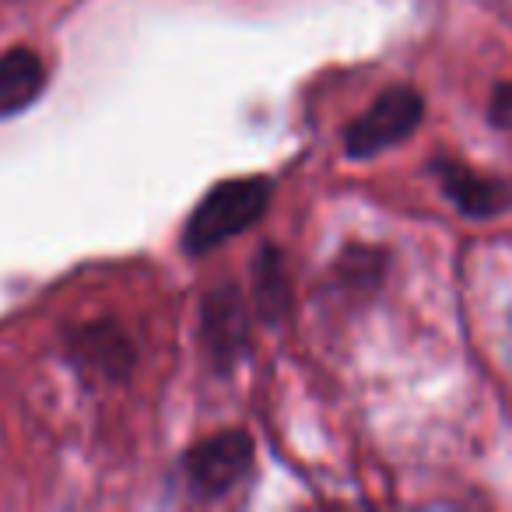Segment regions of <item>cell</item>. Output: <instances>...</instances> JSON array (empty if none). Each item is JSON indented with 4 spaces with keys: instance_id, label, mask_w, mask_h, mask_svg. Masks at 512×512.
<instances>
[{
    "instance_id": "1",
    "label": "cell",
    "mask_w": 512,
    "mask_h": 512,
    "mask_svg": "<svg viewBox=\"0 0 512 512\" xmlns=\"http://www.w3.org/2000/svg\"><path fill=\"white\" fill-rule=\"evenodd\" d=\"M274 183L264 176H242L218 183L186 218L183 225V249L190 256H204L214 246H221L232 235L246 232L253 221L271 204Z\"/></svg>"
},
{
    "instance_id": "7",
    "label": "cell",
    "mask_w": 512,
    "mask_h": 512,
    "mask_svg": "<svg viewBox=\"0 0 512 512\" xmlns=\"http://www.w3.org/2000/svg\"><path fill=\"white\" fill-rule=\"evenodd\" d=\"M46 85V67L36 50L18 46L0 57V120L29 109Z\"/></svg>"
},
{
    "instance_id": "8",
    "label": "cell",
    "mask_w": 512,
    "mask_h": 512,
    "mask_svg": "<svg viewBox=\"0 0 512 512\" xmlns=\"http://www.w3.org/2000/svg\"><path fill=\"white\" fill-rule=\"evenodd\" d=\"M253 302L256 313L264 316L267 323L281 320L292 306V285H288V267L285 256L274 246H264L253 264Z\"/></svg>"
},
{
    "instance_id": "3",
    "label": "cell",
    "mask_w": 512,
    "mask_h": 512,
    "mask_svg": "<svg viewBox=\"0 0 512 512\" xmlns=\"http://www.w3.org/2000/svg\"><path fill=\"white\" fill-rule=\"evenodd\" d=\"M186 481L200 498H221L253 474V439L239 428H228L197 442L183 460Z\"/></svg>"
},
{
    "instance_id": "2",
    "label": "cell",
    "mask_w": 512,
    "mask_h": 512,
    "mask_svg": "<svg viewBox=\"0 0 512 512\" xmlns=\"http://www.w3.org/2000/svg\"><path fill=\"white\" fill-rule=\"evenodd\" d=\"M425 116V99L414 88L397 85L386 88L348 130H344V155L348 158H372L393 144L407 141L418 130Z\"/></svg>"
},
{
    "instance_id": "9",
    "label": "cell",
    "mask_w": 512,
    "mask_h": 512,
    "mask_svg": "<svg viewBox=\"0 0 512 512\" xmlns=\"http://www.w3.org/2000/svg\"><path fill=\"white\" fill-rule=\"evenodd\" d=\"M491 123L512 127V85H502L491 99Z\"/></svg>"
},
{
    "instance_id": "6",
    "label": "cell",
    "mask_w": 512,
    "mask_h": 512,
    "mask_svg": "<svg viewBox=\"0 0 512 512\" xmlns=\"http://www.w3.org/2000/svg\"><path fill=\"white\" fill-rule=\"evenodd\" d=\"M432 172H435V179H439L442 193L453 200L456 211L470 214V218H491V214L509 207V193H505L502 183H495V179L453 162V158L432 162Z\"/></svg>"
},
{
    "instance_id": "4",
    "label": "cell",
    "mask_w": 512,
    "mask_h": 512,
    "mask_svg": "<svg viewBox=\"0 0 512 512\" xmlns=\"http://www.w3.org/2000/svg\"><path fill=\"white\" fill-rule=\"evenodd\" d=\"M200 341L214 369H232L249 344V309L235 285H218L200 306Z\"/></svg>"
},
{
    "instance_id": "5",
    "label": "cell",
    "mask_w": 512,
    "mask_h": 512,
    "mask_svg": "<svg viewBox=\"0 0 512 512\" xmlns=\"http://www.w3.org/2000/svg\"><path fill=\"white\" fill-rule=\"evenodd\" d=\"M67 351H71L78 369L95 372L102 379H123L134 369V344L113 320H99L74 330Z\"/></svg>"
}]
</instances>
